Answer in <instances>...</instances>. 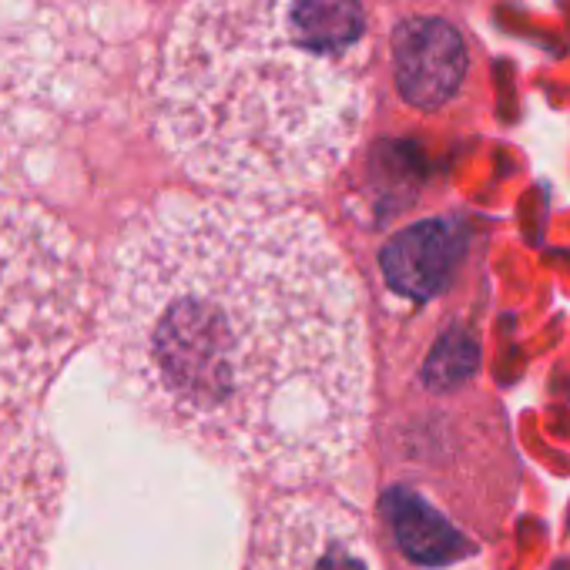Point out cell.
I'll return each mask as SVG.
<instances>
[{"label":"cell","mask_w":570,"mask_h":570,"mask_svg":"<svg viewBox=\"0 0 570 570\" xmlns=\"http://www.w3.org/2000/svg\"><path fill=\"white\" fill-rule=\"evenodd\" d=\"M101 350L155 426L282 487L333 476L366 436L360 282L303 208L181 198L141 212L111 252Z\"/></svg>","instance_id":"cell-1"},{"label":"cell","mask_w":570,"mask_h":570,"mask_svg":"<svg viewBox=\"0 0 570 570\" xmlns=\"http://www.w3.org/2000/svg\"><path fill=\"white\" fill-rule=\"evenodd\" d=\"M370 108L360 0H188L158 65L155 125L202 185L306 191L350 158Z\"/></svg>","instance_id":"cell-2"},{"label":"cell","mask_w":570,"mask_h":570,"mask_svg":"<svg viewBox=\"0 0 570 570\" xmlns=\"http://www.w3.org/2000/svg\"><path fill=\"white\" fill-rule=\"evenodd\" d=\"M91 316V262L48 208L0 198V423L31 410L78 350Z\"/></svg>","instance_id":"cell-3"},{"label":"cell","mask_w":570,"mask_h":570,"mask_svg":"<svg viewBox=\"0 0 570 570\" xmlns=\"http://www.w3.org/2000/svg\"><path fill=\"white\" fill-rule=\"evenodd\" d=\"M242 570H380L363 513L340 497L278 493L248 530Z\"/></svg>","instance_id":"cell-4"},{"label":"cell","mask_w":570,"mask_h":570,"mask_svg":"<svg viewBox=\"0 0 570 570\" xmlns=\"http://www.w3.org/2000/svg\"><path fill=\"white\" fill-rule=\"evenodd\" d=\"M61 493L65 463L45 430L0 436V570H45Z\"/></svg>","instance_id":"cell-5"},{"label":"cell","mask_w":570,"mask_h":570,"mask_svg":"<svg viewBox=\"0 0 570 570\" xmlns=\"http://www.w3.org/2000/svg\"><path fill=\"white\" fill-rule=\"evenodd\" d=\"M393 78L400 95L420 108H443L463 85L466 45L450 21L410 18L393 31Z\"/></svg>","instance_id":"cell-6"},{"label":"cell","mask_w":570,"mask_h":570,"mask_svg":"<svg viewBox=\"0 0 570 570\" xmlns=\"http://www.w3.org/2000/svg\"><path fill=\"white\" fill-rule=\"evenodd\" d=\"M48 48L18 45L0 38V168L21 161L31 145L45 135V98H48Z\"/></svg>","instance_id":"cell-7"},{"label":"cell","mask_w":570,"mask_h":570,"mask_svg":"<svg viewBox=\"0 0 570 570\" xmlns=\"http://www.w3.org/2000/svg\"><path fill=\"white\" fill-rule=\"evenodd\" d=\"M460 252V225L446 218H430L393 235L380 252V265L393 293L406 299H433L446 289Z\"/></svg>","instance_id":"cell-8"},{"label":"cell","mask_w":570,"mask_h":570,"mask_svg":"<svg viewBox=\"0 0 570 570\" xmlns=\"http://www.w3.org/2000/svg\"><path fill=\"white\" fill-rule=\"evenodd\" d=\"M383 507H386V520L393 527V537L406 550L410 560L426 563V567H433V563L440 567V563L463 557V550H466L463 537L430 503H423L413 490L393 487L386 493Z\"/></svg>","instance_id":"cell-9"},{"label":"cell","mask_w":570,"mask_h":570,"mask_svg":"<svg viewBox=\"0 0 570 570\" xmlns=\"http://www.w3.org/2000/svg\"><path fill=\"white\" fill-rule=\"evenodd\" d=\"M476 366V346L466 336H446L426 363V383L436 390L456 386Z\"/></svg>","instance_id":"cell-10"}]
</instances>
